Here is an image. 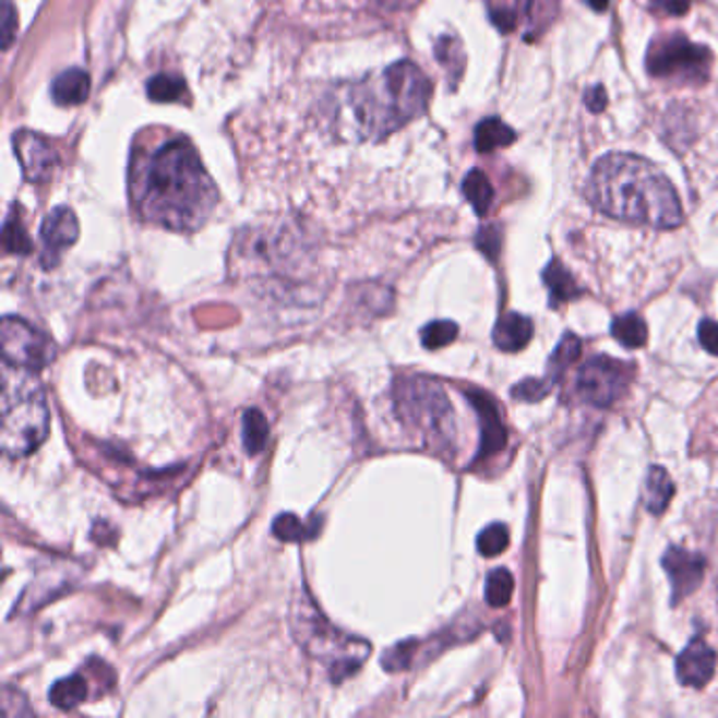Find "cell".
I'll list each match as a JSON object with an SVG mask.
<instances>
[{
	"instance_id": "obj_1",
	"label": "cell",
	"mask_w": 718,
	"mask_h": 718,
	"mask_svg": "<svg viewBox=\"0 0 718 718\" xmlns=\"http://www.w3.org/2000/svg\"><path fill=\"white\" fill-rule=\"evenodd\" d=\"M137 213L173 232L199 230L217 205L215 183L194 146L176 137L156 148L133 186Z\"/></svg>"
},
{
	"instance_id": "obj_2",
	"label": "cell",
	"mask_w": 718,
	"mask_h": 718,
	"mask_svg": "<svg viewBox=\"0 0 718 718\" xmlns=\"http://www.w3.org/2000/svg\"><path fill=\"white\" fill-rule=\"evenodd\" d=\"M432 85L411 61H396L380 76H367L333 93L331 108L337 133L348 140L386 137L418 119L430 101Z\"/></svg>"
},
{
	"instance_id": "obj_3",
	"label": "cell",
	"mask_w": 718,
	"mask_h": 718,
	"mask_svg": "<svg viewBox=\"0 0 718 718\" xmlns=\"http://www.w3.org/2000/svg\"><path fill=\"white\" fill-rule=\"evenodd\" d=\"M588 201L607 217L672 230L683 224L679 194L658 167L636 154H607L593 167Z\"/></svg>"
},
{
	"instance_id": "obj_4",
	"label": "cell",
	"mask_w": 718,
	"mask_h": 718,
	"mask_svg": "<svg viewBox=\"0 0 718 718\" xmlns=\"http://www.w3.org/2000/svg\"><path fill=\"white\" fill-rule=\"evenodd\" d=\"M49 436V407L45 390L26 369L2 362L0 450L9 459L26 457Z\"/></svg>"
},
{
	"instance_id": "obj_5",
	"label": "cell",
	"mask_w": 718,
	"mask_h": 718,
	"mask_svg": "<svg viewBox=\"0 0 718 718\" xmlns=\"http://www.w3.org/2000/svg\"><path fill=\"white\" fill-rule=\"evenodd\" d=\"M291 630L301 649L327 670L333 683H342L359 672L371 654L367 641L335 629L316 609L306 588L291 605Z\"/></svg>"
},
{
	"instance_id": "obj_6",
	"label": "cell",
	"mask_w": 718,
	"mask_h": 718,
	"mask_svg": "<svg viewBox=\"0 0 718 718\" xmlns=\"http://www.w3.org/2000/svg\"><path fill=\"white\" fill-rule=\"evenodd\" d=\"M394 411L421 447L445 453L455 447L453 407L441 384L428 378H405L394 384Z\"/></svg>"
},
{
	"instance_id": "obj_7",
	"label": "cell",
	"mask_w": 718,
	"mask_h": 718,
	"mask_svg": "<svg viewBox=\"0 0 718 718\" xmlns=\"http://www.w3.org/2000/svg\"><path fill=\"white\" fill-rule=\"evenodd\" d=\"M713 53L683 34L661 36L647 53V72L677 85H704L710 79Z\"/></svg>"
},
{
	"instance_id": "obj_8",
	"label": "cell",
	"mask_w": 718,
	"mask_h": 718,
	"mask_svg": "<svg viewBox=\"0 0 718 718\" xmlns=\"http://www.w3.org/2000/svg\"><path fill=\"white\" fill-rule=\"evenodd\" d=\"M2 362L26 371H43L56 360V344L45 331L36 330L28 321L7 314L0 323Z\"/></svg>"
},
{
	"instance_id": "obj_9",
	"label": "cell",
	"mask_w": 718,
	"mask_h": 718,
	"mask_svg": "<svg viewBox=\"0 0 718 718\" xmlns=\"http://www.w3.org/2000/svg\"><path fill=\"white\" fill-rule=\"evenodd\" d=\"M632 371L634 369L624 360L593 357L582 364L575 390L584 403L593 407H609L629 390Z\"/></svg>"
},
{
	"instance_id": "obj_10",
	"label": "cell",
	"mask_w": 718,
	"mask_h": 718,
	"mask_svg": "<svg viewBox=\"0 0 718 718\" xmlns=\"http://www.w3.org/2000/svg\"><path fill=\"white\" fill-rule=\"evenodd\" d=\"M557 11V0H487L491 24L502 34L523 31L525 40H534L548 28Z\"/></svg>"
},
{
	"instance_id": "obj_11",
	"label": "cell",
	"mask_w": 718,
	"mask_h": 718,
	"mask_svg": "<svg viewBox=\"0 0 718 718\" xmlns=\"http://www.w3.org/2000/svg\"><path fill=\"white\" fill-rule=\"evenodd\" d=\"M13 148L20 158L26 180L32 183H47L53 178V171L58 167V154L43 135L22 129L13 135Z\"/></svg>"
},
{
	"instance_id": "obj_12",
	"label": "cell",
	"mask_w": 718,
	"mask_h": 718,
	"mask_svg": "<svg viewBox=\"0 0 718 718\" xmlns=\"http://www.w3.org/2000/svg\"><path fill=\"white\" fill-rule=\"evenodd\" d=\"M81 235L79 219L74 211L68 207H58L51 211L43 226H40V240H43V266L53 268L60 262L61 253L70 249Z\"/></svg>"
},
{
	"instance_id": "obj_13",
	"label": "cell",
	"mask_w": 718,
	"mask_h": 718,
	"mask_svg": "<svg viewBox=\"0 0 718 718\" xmlns=\"http://www.w3.org/2000/svg\"><path fill=\"white\" fill-rule=\"evenodd\" d=\"M468 400L475 407V411L479 414L480 421V447L477 459H487L495 453L506 447L508 434H506V426L500 416V407L498 403L482 390H468Z\"/></svg>"
},
{
	"instance_id": "obj_14",
	"label": "cell",
	"mask_w": 718,
	"mask_h": 718,
	"mask_svg": "<svg viewBox=\"0 0 718 718\" xmlns=\"http://www.w3.org/2000/svg\"><path fill=\"white\" fill-rule=\"evenodd\" d=\"M663 569L670 577L672 584V599L679 602L681 599L689 597L691 593L697 590V586L704 579L706 571V561L697 552H691L685 548H670L663 554Z\"/></svg>"
},
{
	"instance_id": "obj_15",
	"label": "cell",
	"mask_w": 718,
	"mask_h": 718,
	"mask_svg": "<svg viewBox=\"0 0 718 718\" xmlns=\"http://www.w3.org/2000/svg\"><path fill=\"white\" fill-rule=\"evenodd\" d=\"M715 668L717 654L702 638H693L677 659V677L685 687L699 689L708 685L715 677Z\"/></svg>"
},
{
	"instance_id": "obj_16",
	"label": "cell",
	"mask_w": 718,
	"mask_h": 718,
	"mask_svg": "<svg viewBox=\"0 0 718 718\" xmlns=\"http://www.w3.org/2000/svg\"><path fill=\"white\" fill-rule=\"evenodd\" d=\"M534 337V323L531 319L518 314V312H508L504 314L493 330V344L504 350V352H518L523 350Z\"/></svg>"
},
{
	"instance_id": "obj_17",
	"label": "cell",
	"mask_w": 718,
	"mask_h": 718,
	"mask_svg": "<svg viewBox=\"0 0 718 718\" xmlns=\"http://www.w3.org/2000/svg\"><path fill=\"white\" fill-rule=\"evenodd\" d=\"M91 79L89 74L81 68H72L61 72L60 76L53 81V99L60 106H79L85 104L89 97Z\"/></svg>"
},
{
	"instance_id": "obj_18",
	"label": "cell",
	"mask_w": 718,
	"mask_h": 718,
	"mask_svg": "<svg viewBox=\"0 0 718 718\" xmlns=\"http://www.w3.org/2000/svg\"><path fill=\"white\" fill-rule=\"evenodd\" d=\"M514 140H516V133L498 117L480 120L475 129V148L480 154L508 148L510 144H514Z\"/></svg>"
},
{
	"instance_id": "obj_19",
	"label": "cell",
	"mask_w": 718,
	"mask_h": 718,
	"mask_svg": "<svg viewBox=\"0 0 718 718\" xmlns=\"http://www.w3.org/2000/svg\"><path fill=\"white\" fill-rule=\"evenodd\" d=\"M645 508L659 516L674 498V482L661 466H651L645 479Z\"/></svg>"
},
{
	"instance_id": "obj_20",
	"label": "cell",
	"mask_w": 718,
	"mask_h": 718,
	"mask_svg": "<svg viewBox=\"0 0 718 718\" xmlns=\"http://www.w3.org/2000/svg\"><path fill=\"white\" fill-rule=\"evenodd\" d=\"M87 695H89V681L83 674H70L51 687L49 702L60 710H74L76 706L85 704Z\"/></svg>"
},
{
	"instance_id": "obj_21",
	"label": "cell",
	"mask_w": 718,
	"mask_h": 718,
	"mask_svg": "<svg viewBox=\"0 0 718 718\" xmlns=\"http://www.w3.org/2000/svg\"><path fill=\"white\" fill-rule=\"evenodd\" d=\"M541 276H543V285L548 287L554 306L561 301L575 300L582 294L575 278L571 276V272L559 260L550 262Z\"/></svg>"
},
{
	"instance_id": "obj_22",
	"label": "cell",
	"mask_w": 718,
	"mask_h": 718,
	"mask_svg": "<svg viewBox=\"0 0 718 718\" xmlns=\"http://www.w3.org/2000/svg\"><path fill=\"white\" fill-rule=\"evenodd\" d=\"M270 426L266 416L260 409H247L242 416V447L249 455H258L266 450Z\"/></svg>"
},
{
	"instance_id": "obj_23",
	"label": "cell",
	"mask_w": 718,
	"mask_h": 718,
	"mask_svg": "<svg viewBox=\"0 0 718 718\" xmlns=\"http://www.w3.org/2000/svg\"><path fill=\"white\" fill-rule=\"evenodd\" d=\"M462 190H464V196L468 199V203L472 205L475 213L479 217H484L491 210V205H493V186H491L489 178L480 169H472L462 183Z\"/></svg>"
},
{
	"instance_id": "obj_24",
	"label": "cell",
	"mask_w": 718,
	"mask_h": 718,
	"mask_svg": "<svg viewBox=\"0 0 718 718\" xmlns=\"http://www.w3.org/2000/svg\"><path fill=\"white\" fill-rule=\"evenodd\" d=\"M319 531V520L314 518L312 525L303 523L298 514L294 512H285V514H278L272 523V534L274 538L280 539V541H291V543H298V541H303V539L312 538L314 534Z\"/></svg>"
},
{
	"instance_id": "obj_25",
	"label": "cell",
	"mask_w": 718,
	"mask_h": 718,
	"mask_svg": "<svg viewBox=\"0 0 718 718\" xmlns=\"http://www.w3.org/2000/svg\"><path fill=\"white\" fill-rule=\"evenodd\" d=\"M611 335L626 348H641L647 344V325L638 314L629 312L611 323Z\"/></svg>"
},
{
	"instance_id": "obj_26",
	"label": "cell",
	"mask_w": 718,
	"mask_h": 718,
	"mask_svg": "<svg viewBox=\"0 0 718 718\" xmlns=\"http://www.w3.org/2000/svg\"><path fill=\"white\" fill-rule=\"evenodd\" d=\"M436 60L441 61V65L447 70L451 87H455L457 81L462 79L464 65H466V56H464L462 43L453 36H443L436 43Z\"/></svg>"
},
{
	"instance_id": "obj_27",
	"label": "cell",
	"mask_w": 718,
	"mask_h": 718,
	"mask_svg": "<svg viewBox=\"0 0 718 718\" xmlns=\"http://www.w3.org/2000/svg\"><path fill=\"white\" fill-rule=\"evenodd\" d=\"M2 247L7 253H15V255H28L32 251V240L26 232L24 222L20 219L17 210L11 211L4 228H2Z\"/></svg>"
},
{
	"instance_id": "obj_28",
	"label": "cell",
	"mask_w": 718,
	"mask_h": 718,
	"mask_svg": "<svg viewBox=\"0 0 718 718\" xmlns=\"http://www.w3.org/2000/svg\"><path fill=\"white\" fill-rule=\"evenodd\" d=\"M512 593H514V577H512L508 569H495L487 575L484 599L491 607L508 605Z\"/></svg>"
},
{
	"instance_id": "obj_29",
	"label": "cell",
	"mask_w": 718,
	"mask_h": 718,
	"mask_svg": "<svg viewBox=\"0 0 718 718\" xmlns=\"http://www.w3.org/2000/svg\"><path fill=\"white\" fill-rule=\"evenodd\" d=\"M579 355H582V342H579V337H575L573 333H567V335L559 342V346H557V350H554V355H552V359H550V364H548V375L557 382L559 375L567 369L569 364L579 359Z\"/></svg>"
},
{
	"instance_id": "obj_30",
	"label": "cell",
	"mask_w": 718,
	"mask_h": 718,
	"mask_svg": "<svg viewBox=\"0 0 718 718\" xmlns=\"http://www.w3.org/2000/svg\"><path fill=\"white\" fill-rule=\"evenodd\" d=\"M508 527L502 523H493V525L484 527L477 538V548H479L480 554L487 559L502 554L508 548Z\"/></svg>"
},
{
	"instance_id": "obj_31",
	"label": "cell",
	"mask_w": 718,
	"mask_h": 718,
	"mask_svg": "<svg viewBox=\"0 0 718 718\" xmlns=\"http://www.w3.org/2000/svg\"><path fill=\"white\" fill-rule=\"evenodd\" d=\"M183 91H186V83L181 81L180 76H171V74H158L148 83V97L158 104L178 101L183 97Z\"/></svg>"
},
{
	"instance_id": "obj_32",
	"label": "cell",
	"mask_w": 718,
	"mask_h": 718,
	"mask_svg": "<svg viewBox=\"0 0 718 718\" xmlns=\"http://www.w3.org/2000/svg\"><path fill=\"white\" fill-rule=\"evenodd\" d=\"M457 325L453 321H432L421 330V344L428 350H439L450 346L451 342L457 337Z\"/></svg>"
},
{
	"instance_id": "obj_33",
	"label": "cell",
	"mask_w": 718,
	"mask_h": 718,
	"mask_svg": "<svg viewBox=\"0 0 718 718\" xmlns=\"http://www.w3.org/2000/svg\"><path fill=\"white\" fill-rule=\"evenodd\" d=\"M554 380L550 375L539 378V380H523L512 388V396L523 403H538L550 390H552Z\"/></svg>"
},
{
	"instance_id": "obj_34",
	"label": "cell",
	"mask_w": 718,
	"mask_h": 718,
	"mask_svg": "<svg viewBox=\"0 0 718 718\" xmlns=\"http://www.w3.org/2000/svg\"><path fill=\"white\" fill-rule=\"evenodd\" d=\"M414 647H416V641H407V643H398L396 647L388 649L382 658L384 670H388V672L405 670L411 661V656H414Z\"/></svg>"
},
{
	"instance_id": "obj_35",
	"label": "cell",
	"mask_w": 718,
	"mask_h": 718,
	"mask_svg": "<svg viewBox=\"0 0 718 718\" xmlns=\"http://www.w3.org/2000/svg\"><path fill=\"white\" fill-rule=\"evenodd\" d=\"M0 34H2V51H9L11 45H13V38H15V32H17V13L11 4V0H4L2 2V9H0Z\"/></svg>"
},
{
	"instance_id": "obj_36",
	"label": "cell",
	"mask_w": 718,
	"mask_h": 718,
	"mask_svg": "<svg viewBox=\"0 0 718 718\" xmlns=\"http://www.w3.org/2000/svg\"><path fill=\"white\" fill-rule=\"evenodd\" d=\"M500 244H502V235L495 226H484L480 228L479 237H477V247L480 251L489 258L495 260L500 255Z\"/></svg>"
},
{
	"instance_id": "obj_37",
	"label": "cell",
	"mask_w": 718,
	"mask_h": 718,
	"mask_svg": "<svg viewBox=\"0 0 718 718\" xmlns=\"http://www.w3.org/2000/svg\"><path fill=\"white\" fill-rule=\"evenodd\" d=\"M697 339L699 344L718 357V323L717 321H702L697 327Z\"/></svg>"
},
{
	"instance_id": "obj_38",
	"label": "cell",
	"mask_w": 718,
	"mask_h": 718,
	"mask_svg": "<svg viewBox=\"0 0 718 718\" xmlns=\"http://www.w3.org/2000/svg\"><path fill=\"white\" fill-rule=\"evenodd\" d=\"M651 2H654V7H658L663 13L674 15V17L685 15L691 7V0H651Z\"/></svg>"
},
{
	"instance_id": "obj_39",
	"label": "cell",
	"mask_w": 718,
	"mask_h": 718,
	"mask_svg": "<svg viewBox=\"0 0 718 718\" xmlns=\"http://www.w3.org/2000/svg\"><path fill=\"white\" fill-rule=\"evenodd\" d=\"M586 106L593 112H602L607 108V91L602 89L600 85L586 91Z\"/></svg>"
},
{
	"instance_id": "obj_40",
	"label": "cell",
	"mask_w": 718,
	"mask_h": 718,
	"mask_svg": "<svg viewBox=\"0 0 718 718\" xmlns=\"http://www.w3.org/2000/svg\"><path fill=\"white\" fill-rule=\"evenodd\" d=\"M588 4H590V9H595V11H605V9L609 7V0H588Z\"/></svg>"
},
{
	"instance_id": "obj_41",
	"label": "cell",
	"mask_w": 718,
	"mask_h": 718,
	"mask_svg": "<svg viewBox=\"0 0 718 718\" xmlns=\"http://www.w3.org/2000/svg\"><path fill=\"white\" fill-rule=\"evenodd\" d=\"M371 2H375V4H380L384 9H394V7L400 4V0H371Z\"/></svg>"
}]
</instances>
